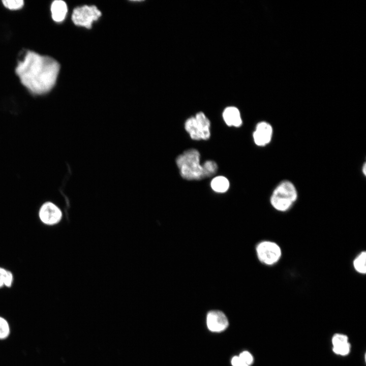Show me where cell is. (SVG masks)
Masks as SVG:
<instances>
[{
    "instance_id": "obj_1",
    "label": "cell",
    "mask_w": 366,
    "mask_h": 366,
    "mask_svg": "<svg viewBox=\"0 0 366 366\" xmlns=\"http://www.w3.org/2000/svg\"><path fill=\"white\" fill-rule=\"evenodd\" d=\"M60 66L54 58L27 51L18 62L16 73L21 83L32 93L42 95L54 86Z\"/></svg>"
},
{
    "instance_id": "obj_2",
    "label": "cell",
    "mask_w": 366,
    "mask_h": 366,
    "mask_svg": "<svg viewBox=\"0 0 366 366\" xmlns=\"http://www.w3.org/2000/svg\"><path fill=\"white\" fill-rule=\"evenodd\" d=\"M200 160V153L195 148L188 149L178 155L175 162L182 178L188 180L204 178L203 168Z\"/></svg>"
},
{
    "instance_id": "obj_3",
    "label": "cell",
    "mask_w": 366,
    "mask_h": 366,
    "mask_svg": "<svg viewBox=\"0 0 366 366\" xmlns=\"http://www.w3.org/2000/svg\"><path fill=\"white\" fill-rule=\"evenodd\" d=\"M297 197V193L294 185L288 180H284L273 190L270 201L276 210L285 211L290 208Z\"/></svg>"
},
{
    "instance_id": "obj_4",
    "label": "cell",
    "mask_w": 366,
    "mask_h": 366,
    "mask_svg": "<svg viewBox=\"0 0 366 366\" xmlns=\"http://www.w3.org/2000/svg\"><path fill=\"white\" fill-rule=\"evenodd\" d=\"M185 129L194 140H207L210 136V121L202 112L188 118L185 123Z\"/></svg>"
},
{
    "instance_id": "obj_5",
    "label": "cell",
    "mask_w": 366,
    "mask_h": 366,
    "mask_svg": "<svg viewBox=\"0 0 366 366\" xmlns=\"http://www.w3.org/2000/svg\"><path fill=\"white\" fill-rule=\"evenodd\" d=\"M101 12L95 6L78 7L73 10L72 19L76 25L90 28L92 22L98 19Z\"/></svg>"
},
{
    "instance_id": "obj_6",
    "label": "cell",
    "mask_w": 366,
    "mask_h": 366,
    "mask_svg": "<svg viewBox=\"0 0 366 366\" xmlns=\"http://www.w3.org/2000/svg\"><path fill=\"white\" fill-rule=\"evenodd\" d=\"M258 258L263 263L272 265L280 259L282 252L280 247L275 242L263 241L256 247Z\"/></svg>"
},
{
    "instance_id": "obj_7",
    "label": "cell",
    "mask_w": 366,
    "mask_h": 366,
    "mask_svg": "<svg viewBox=\"0 0 366 366\" xmlns=\"http://www.w3.org/2000/svg\"><path fill=\"white\" fill-rule=\"evenodd\" d=\"M38 217L43 225L51 227L56 225L61 221L63 213L60 208L55 203L46 201L40 207Z\"/></svg>"
},
{
    "instance_id": "obj_8",
    "label": "cell",
    "mask_w": 366,
    "mask_h": 366,
    "mask_svg": "<svg viewBox=\"0 0 366 366\" xmlns=\"http://www.w3.org/2000/svg\"><path fill=\"white\" fill-rule=\"evenodd\" d=\"M206 323L208 329L214 332H222L229 325L227 316L219 310H211L208 312L206 317Z\"/></svg>"
},
{
    "instance_id": "obj_9",
    "label": "cell",
    "mask_w": 366,
    "mask_h": 366,
    "mask_svg": "<svg viewBox=\"0 0 366 366\" xmlns=\"http://www.w3.org/2000/svg\"><path fill=\"white\" fill-rule=\"evenodd\" d=\"M273 130L271 126L265 121L258 123L253 132V137L255 143L260 146H265L271 139Z\"/></svg>"
},
{
    "instance_id": "obj_10",
    "label": "cell",
    "mask_w": 366,
    "mask_h": 366,
    "mask_svg": "<svg viewBox=\"0 0 366 366\" xmlns=\"http://www.w3.org/2000/svg\"><path fill=\"white\" fill-rule=\"evenodd\" d=\"M332 350L334 353L341 356L348 355L350 351V344L347 336L335 334L332 338Z\"/></svg>"
},
{
    "instance_id": "obj_11",
    "label": "cell",
    "mask_w": 366,
    "mask_h": 366,
    "mask_svg": "<svg viewBox=\"0 0 366 366\" xmlns=\"http://www.w3.org/2000/svg\"><path fill=\"white\" fill-rule=\"evenodd\" d=\"M225 124L229 127H239L242 121L239 109L234 106H228L222 114Z\"/></svg>"
},
{
    "instance_id": "obj_12",
    "label": "cell",
    "mask_w": 366,
    "mask_h": 366,
    "mask_svg": "<svg viewBox=\"0 0 366 366\" xmlns=\"http://www.w3.org/2000/svg\"><path fill=\"white\" fill-rule=\"evenodd\" d=\"M67 11V5L63 1H54L51 5V16L53 20L56 22H60L65 19Z\"/></svg>"
},
{
    "instance_id": "obj_13",
    "label": "cell",
    "mask_w": 366,
    "mask_h": 366,
    "mask_svg": "<svg viewBox=\"0 0 366 366\" xmlns=\"http://www.w3.org/2000/svg\"><path fill=\"white\" fill-rule=\"evenodd\" d=\"M229 186V180L224 176H216L210 182V187L212 190L219 193H225L228 190Z\"/></svg>"
},
{
    "instance_id": "obj_14",
    "label": "cell",
    "mask_w": 366,
    "mask_h": 366,
    "mask_svg": "<svg viewBox=\"0 0 366 366\" xmlns=\"http://www.w3.org/2000/svg\"><path fill=\"white\" fill-rule=\"evenodd\" d=\"M13 272L7 268L0 266V289L11 288L14 283Z\"/></svg>"
},
{
    "instance_id": "obj_15",
    "label": "cell",
    "mask_w": 366,
    "mask_h": 366,
    "mask_svg": "<svg viewBox=\"0 0 366 366\" xmlns=\"http://www.w3.org/2000/svg\"><path fill=\"white\" fill-rule=\"evenodd\" d=\"M366 252H361L353 261L354 269L359 273L365 274L366 272Z\"/></svg>"
},
{
    "instance_id": "obj_16",
    "label": "cell",
    "mask_w": 366,
    "mask_h": 366,
    "mask_svg": "<svg viewBox=\"0 0 366 366\" xmlns=\"http://www.w3.org/2000/svg\"><path fill=\"white\" fill-rule=\"evenodd\" d=\"M204 178L210 177L216 174L218 166L217 163L212 160H207L202 164Z\"/></svg>"
},
{
    "instance_id": "obj_17",
    "label": "cell",
    "mask_w": 366,
    "mask_h": 366,
    "mask_svg": "<svg viewBox=\"0 0 366 366\" xmlns=\"http://www.w3.org/2000/svg\"><path fill=\"white\" fill-rule=\"evenodd\" d=\"M10 333V328L7 320L0 316V340L7 339Z\"/></svg>"
},
{
    "instance_id": "obj_18",
    "label": "cell",
    "mask_w": 366,
    "mask_h": 366,
    "mask_svg": "<svg viewBox=\"0 0 366 366\" xmlns=\"http://www.w3.org/2000/svg\"><path fill=\"white\" fill-rule=\"evenodd\" d=\"M4 6L11 10H17L22 8L24 5L22 0H3Z\"/></svg>"
},
{
    "instance_id": "obj_19",
    "label": "cell",
    "mask_w": 366,
    "mask_h": 366,
    "mask_svg": "<svg viewBox=\"0 0 366 366\" xmlns=\"http://www.w3.org/2000/svg\"><path fill=\"white\" fill-rule=\"evenodd\" d=\"M240 359L248 365H251L254 361L253 355L248 351H243L238 355Z\"/></svg>"
},
{
    "instance_id": "obj_20",
    "label": "cell",
    "mask_w": 366,
    "mask_h": 366,
    "mask_svg": "<svg viewBox=\"0 0 366 366\" xmlns=\"http://www.w3.org/2000/svg\"><path fill=\"white\" fill-rule=\"evenodd\" d=\"M365 168H366V166H365V164L364 163L363 166V169H362V172L364 175L365 174V171H366Z\"/></svg>"
},
{
    "instance_id": "obj_21",
    "label": "cell",
    "mask_w": 366,
    "mask_h": 366,
    "mask_svg": "<svg viewBox=\"0 0 366 366\" xmlns=\"http://www.w3.org/2000/svg\"><path fill=\"white\" fill-rule=\"evenodd\" d=\"M239 366H250V365H247V364H245V363H242V364H240V365H239Z\"/></svg>"
}]
</instances>
